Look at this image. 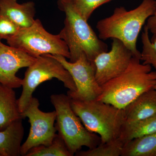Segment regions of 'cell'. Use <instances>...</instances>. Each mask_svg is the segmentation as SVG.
I'll return each mask as SVG.
<instances>
[{"label": "cell", "mask_w": 156, "mask_h": 156, "mask_svg": "<svg viewBox=\"0 0 156 156\" xmlns=\"http://www.w3.org/2000/svg\"><path fill=\"white\" fill-rule=\"evenodd\" d=\"M140 61L133 56L124 72L101 86V93L96 99L124 109L143 93L154 89L156 71Z\"/></svg>", "instance_id": "1"}, {"label": "cell", "mask_w": 156, "mask_h": 156, "mask_svg": "<svg viewBox=\"0 0 156 156\" xmlns=\"http://www.w3.org/2000/svg\"><path fill=\"white\" fill-rule=\"evenodd\" d=\"M155 0H143L138 7L128 11L123 7L116 8L109 17L100 20L96 25L98 37L101 40H119L140 59L136 48L137 37L148 18L155 11Z\"/></svg>", "instance_id": "2"}, {"label": "cell", "mask_w": 156, "mask_h": 156, "mask_svg": "<svg viewBox=\"0 0 156 156\" xmlns=\"http://www.w3.org/2000/svg\"><path fill=\"white\" fill-rule=\"evenodd\" d=\"M59 9L65 14L64 27L58 34L65 42L74 62L83 53L93 62L100 53L107 51L108 46L97 36L87 21L73 9L67 0H58Z\"/></svg>", "instance_id": "3"}, {"label": "cell", "mask_w": 156, "mask_h": 156, "mask_svg": "<svg viewBox=\"0 0 156 156\" xmlns=\"http://www.w3.org/2000/svg\"><path fill=\"white\" fill-rule=\"evenodd\" d=\"M71 104L85 128L99 135L100 144L119 137L126 122L124 109L96 99L89 101L71 99Z\"/></svg>", "instance_id": "4"}, {"label": "cell", "mask_w": 156, "mask_h": 156, "mask_svg": "<svg viewBox=\"0 0 156 156\" xmlns=\"http://www.w3.org/2000/svg\"><path fill=\"white\" fill-rule=\"evenodd\" d=\"M50 100L56 112L55 126L58 134L73 156L83 146L92 149L100 144L99 135L88 131L73 110L68 95L53 94Z\"/></svg>", "instance_id": "5"}, {"label": "cell", "mask_w": 156, "mask_h": 156, "mask_svg": "<svg viewBox=\"0 0 156 156\" xmlns=\"http://www.w3.org/2000/svg\"><path fill=\"white\" fill-rule=\"evenodd\" d=\"M56 78L63 83L69 92H74L75 84L70 73L50 54L38 56L27 67L22 79V93L18 99L20 112H22L33 97V93L42 83Z\"/></svg>", "instance_id": "6"}, {"label": "cell", "mask_w": 156, "mask_h": 156, "mask_svg": "<svg viewBox=\"0 0 156 156\" xmlns=\"http://www.w3.org/2000/svg\"><path fill=\"white\" fill-rule=\"evenodd\" d=\"M6 41L9 46L22 50L33 57L51 54L69 59L70 58L67 45L59 35L47 31L39 19H36L29 27L21 29Z\"/></svg>", "instance_id": "7"}, {"label": "cell", "mask_w": 156, "mask_h": 156, "mask_svg": "<svg viewBox=\"0 0 156 156\" xmlns=\"http://www.w3.org/2000/svg\"><path fill=\"white\" fill-rule=\"evenodd\" d=\"M39 106L38 99L33 96L21 113L23 119L28 118L30 125L28 137L21 145V156H25L33 148L50 145L56 136V111L44 112L40 109Z\"/></svg>", "instance_id": "8"}, {"label": "cell", "mask_w": 156, "mask_h": 156, "mask_svg": "<svg viewBox=\"0 0 156 156\" xmlns=\"http://www.w3.org/2000/svg\"><path fill=\"white\" fill-rule=\"evenodd\" d=\"M51 55L63 66L72 77L76 89L74 92L68 91L67 95L71 99L89 101L99 96L102 89L96 79L95 65L86 54L83 53L74 62L67 61L63 56Z\"/></svg>", "instance_id": "9"}, {"label": "cell", "mask_w": 156, "mask_h": 156, "mask_svg": "<svg viewBox=\"0 0 156 156\" xmlns=\"http://www.w3.org/2000/svg\"><path fill=\"white\" fill-rule=\"evenodd\" d=\"M112 40L111 50L100 53L93 61L96 79L101 86L124 72L134 56L121 41Z\"/></svg>", "instance_id": "10"}, {"label": "cell", "mask_w": 156, "mask_h": 156, "mask_svg": "<svg viewBox=\"0 0 156 156\" xmlns=\"http://www.w3.org/2000/svg\"><path fill=\"white\" fill-rule=\"evenodd\" d=\"M36 58L0 41V83L12 89L22 87V79L16 74L20 69L29 66Z\"/></svg>", "instance_id": "11"}, {"label": "cell", "mask_w": 156, "mask_h": 156, "mask_svg": "<svg viewBox=\"0 0 156 156\" xmlns=\"http://www.w3.org/2000/svg\"><path fill=\"white\" fill-rule=\"evenodd\" d=\"M35 5L33 2L20 4L17 0H0V15L24 28L31 26L36 19Z\"/></svg>", "instance_id": "12"}, {"label": "cell", "mask_w": 156, "mask_h": 156, "mask_svg": "<svg viewBox=\"0 0 156 156\" xmlns=\"http://www.w3.org/2000/svg\"><path fill=\"white\" fill-rule=\"evenodd\" d=\"M126 122L146 119L156 114V90L143 93L124 109Z\"/></svg>", "instance_id": "13"}, {"label": "cell", "mask_w": 156, "mask_h": 156, "mask_svg": "<svg viewBox=\"0 0 156 156\" xmlns=\"http://www.w3.org/2000/svg\"><path fill=\"white\" fill-rule=\"evenodd\" d=\"M23 119L14 89L0 83V131Z\"/></svg>", "instance_id": "14"}, {"label": "cell", "mask_w": 156, "mask_h": 156, "mask_svg": "<svg viewBox=\"0 0 156 156\" xmlns=\"http://www.w3.org/2000/svg\"><path fill=\"white\" fill-rule=\"evenodd\" d=\"M24 134L22 119L0 131V156H19Z\"/></svg>", "instance_id": "15"}, {"label": "cell", "mask_w": 156, "mask_h": 156, "mask_svg": "<svg viewBox=\"0 0 156 156\" xmlns=\"http://www.w3.org/2000/svg\"><path fill=\"white\" fill-rule=\"evenodd\" d=\"M156 132V114L143 119L126 122L119 137L126 143Z\"/></svg>", "instance_id": "16"}, {"label": "cell", "mask_w": 156, "mask_h": 156, "mask_svg": "<svg viewBox=\"0 0 156 156\" xmlns=\"http://www.w3.org/2000/svg\"><path fill=\"white\" fill-rule=\"evenodd\" d=\"M121 156H156V132L126 143Z\"/></svg>", "instance_id": "17"}, {"label": "cell", "mask_w": 156, "mask_h": 156, "mask_svg": "<svg viewBox=\"0 0 156 156\" xmlns=\"http://www.w3.org/2000/svg\"><path fill=\"white\" fill-rule=\"evenodd\" d=\"M25 156H73L64 140L56 134L53 142L48 146L41 145L33 148Z\"/></svg>", "instance_id": "18"}, {"label": "cell", "mask_w": 156, "mask_h": 156, "mask_svg": "<svg viewBox=\"0 0 156 156\" xmlns=\"http://www.w3.org/2000/svg\"><path fill=\"white\" fill-rule=\"evenodd\" d=\"M125 142L120 137L104 144H100L96 147L87 151H78V156H121Z\"/></svg>", "instance_id": "19"}, {"label": "cell", "mask_w": 156, "mask_h": 156, "mask_svg": "<svg viewBox=\"0 0 156 156\" xmlns=\"http://www.w3.org/2000/svg\"><path fill=\"white\" fill-rule=\"evenodd\" d=\"M142 52L140 53V60L144 64L150 65L156 70V34L150 39L149 31L144 26L141 34Z\"/></svg>", "instance_id": "20"}, {"label": "cell", "mask_w": 156, "mask_h": 156, "mask_svg": "<svg viewBox=\"0 0 156 156\" xmlns=\"http://www.w3.org/2000/svg\"><path fill=\"white\" fill-rule=\"evenodd\" d=\"M73 9L88 20L95 9L113 0H67Z\"/></svg>", "instance_id": "21"}, {"label": "cell", "mask_w": 156, "mask_h": 156, "mask_svg": "<svg viewBox=\"0 0 156 156\" xmlns=\"http://www.w3.org/2000/svg\"><path fill=\"white\" fill-rule=\"evenodd\" d=\"M21 29L7 17L0 15V41L2 39L8 40Z\"/></svg>", "instance_id": "22"}, {"label": "cell", "mask_w": 156, "mask_h": 156, "mask_svg": "<svg viewBox=\"0 0 156 156\" xmlns=\"http://www.w3.org/2000/svg\"><path fill=\"white\" fill-rule=\"evenodd\" d=\"M146 24L149 31L151 33L156 34V8L153 14L148 18Z\"/></svg>", "instance_id": "23"}, {"label": "cell", "mask_w": 156, "mask_h": 156, "mask_svg": "<svg viewBox=\"0 0 156 156\" xmlns=\"http://www.w3.org/2000/svg\"><path fill=\"white\" fill-rule=\"evenodd\" d=\"M154 89H155L156 90V83L154 87Z\"/></svg>", "instance_id": "24"}]
</instances>
